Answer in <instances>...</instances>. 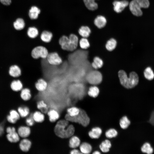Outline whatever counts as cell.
<instances>
[{"label":"cell","mask_w":154,"mask_h":154,"mask_svg":"<svg viewBox=\"0 0 154 154\" xmlns=\"http://www.w3.org/2000/svg\"><path fill=\"white\" fill-rule=\"evenodd\" d=\"M131 122L126 116H123L119 119V124L120 128L123 130L126 129L130 125Z\"/></svg>","instance_id":"17"},{"label":"cell","mask_w":154,"mask_h":154,"mask_svg":"<svg viewBox=\"0 0 154 154\" xmlns=\"http://www.w3.org/2000/svg\"><path fill=\"white\" fill-rule=\"evenodd\" d=\"M118 135V131L116 129L113 128L108 129L106 131L105 133L106 137L109 139L114 138L116 137Z\"/></svg>","instance_id":"29"},{"label":"cell","mask_w":154,"mask_h":154,"mask_svg":"<svg viewBox=\"0 0 154 154\" xmlns=\"http://www.w3.org/2000/svg\"><path fill=\"white\" fill-rule=\"evenodd\" d=\"M33 117L35 121L38 123L43 122L44 119V114L39 111H36L34 113Z\"/></svg>","instance_id":"34"},{"label":"cell","mask_w":154,"mask_h":154,"mask_svg":"<svg viewBox=\"0 0 154 154\" xmlns=\"http://www.w3.org/2000/svg\"><path fill=\"white\" fill-rule=\"evenodd\" d=\"M69 122L65 119L57 122L54 129L55 133L57 136L64 138L70 137L73 135L75 128L72 125H69Z\"/></svg>","instance_id":"1"},{"label":"cell","mask_w":154,"mask_h":154,"mask_svg":"<svg viewBox=\"0 0 154 154\" xmlns=\"http://www.w3.org/2000/svg\"><path fill=\"white\" fill-rule=\"evenodd\" d=\"M18 112L20 116L22 117H25L27 116L29 113V108L27 107H20L18 108Z\"/></svg>","instance_id":"40"},{"label":"cell","mask_w":154,"mask_h":154,"mask_svg":"<svg viewBox=\"0 0 154 154\" xmlns=\"http://www.w3.org/2000/svg\"><path fill=\"white\" fill-rule=\"evenodd\" d=\"M67 114L71 117L75 116L78 114L80 109L76 107H72L68 108L67 110Z\"/></svg>","instance_id":"39"},{"label":"cell","mask_w":154,"mask_h":154,"mask_svg":"<svg viewBox=\"0 0 154 154\" xmlns=\"http://www.w3.org/2000/svg\"><path fill=\"white\" fill-rule=\"evenodd\" d=\"M19 136L23 138L28 137L31 133L30 128L27 126H21L19 127L18 130Z\"/></svg>","instance_id":"21"},{"label":"cell","mask_w":154,"mask_h":154,"mask_svg":"<svg viewBox=\"0 0 154 154\" xmlns=\"http://www.w3.org/2000/svg\"><path fill=\"white\" fill-rule=\"evenodd\" d=\"M79 38L77 35L74 33H71L68 36L63 35L58 40L61 48L64 50L73 52L78 47Z\"/></svg>","instance_id":"2"},{"label":"cell","mask_w":154,"mask_h":154,"mask_svg":"<svg viewBox=\"0 0 154 154\" xmlns=\"http://www.w3.org/2000/svg\"><path fill=\"white\" fill-rule=\"evenodd\" d=\"M7 137L8 140L11 143H16L19 140V135L16 131L8 133Z\"/></svg>","instance_id":"32"},{"label":"cell","mask_w":154,"mask_h":154,"mask_svg":"<svg viewBox=\"0 0 154 154\" xmlns=\"http://www.w3.org/2000/svg\"><path fill=\"white\" fill-rule=\"evenodd\" d=\"M102 76L101 73L97 70L89 72L87 74L86 80L92 85H97L100 84L102 80Z\"/></svg>","instance_id":"7"},{"label":"cell","mask_w":154,"mask_h":154,"mask_svg":"<svg viewBox=\"0 0 154 154\" xmlns=\"http://www.w3.org/2000/svg\"><path fill=\"white\" fill-rule=\"evenodd\" d=\"M80 112L77 115L71 117L67 114L65 119L69 121L78 123L84 127H86L90 124V119L86 112L82 108H79Z\"/></svg>","instance_id":"4"},{"label":"cell","mask_w":154,"mask_h":154,"mask_svg":"<svg viewBox=\"0 0 154 154\" xmlns=\"http://www.w3.org/2000/svg\"><path fill=\"white\" fill-rule=\"evenodd\" d=\"M113 4L114 11L117 13H119L129 5V3L127 1L123 0L121 1H114Z\"/></svg>","instance_id":"9"},{"label":"cell","mask_w":154,"mask_h":154,"mask_svg":"<svg viewBox=\"0 0 154 154\" xmlns=\"http://www.w3.org/2000/svg\"><path fill=\"white\" fill-rule=\"evenodd\" d=\"M41 12L40 10L35 6H32L29 9L28 15L29 18L32 20L37 19Z\"/></svg>","instance_id":"14"},{"label":"cell","mask_w":154,"mask_h":154,"mask_svg":"<svg viewBox=\"0 0 154 154\" xmlns=\"http://www.w3.org/2000/svg\"><path fill=\"white\" fill-rule=\"evenodd\" d=\"M144 76L145 78L149 80H151L154 78V73L150 67H147L144 72Z\"/></svg>","instance_id":"35"},{"label":"cell","mask_w":154,"mask_h":154,"mask_svg":"<svg viewBox=\"0 0 154 154\" xmlns=\"http://www.w3.org/2000/svg\"><path fill=\"white\" fill-rule=\"evenodd\" d=\"M96 0H83L84 4L88 9L94 11L98 7L97 4L95 2Z\"/></svg>","instance_id":"28"},{"label":"cell","mask_w":154,"mask_h":154,"mask_svg":"<svg viewBox=\"0 0 154 154\" xmlns=\"http://www.w3.org/2000/svg\"><path fill=\"white\" fill-rule=\"evenodd\" d=\"M0 2L3 5H9L11 3V0H0Z\"/></svg>","instance_id":"43"},{"label":"cell","mask_w":154,"mask_h":154,"mask_svg":"<svg viewBox=\"0 0 154 154\" xmlns=\"http://www.w3.org/2000/svg\"><path fill=\"white\" fill-rule=\"evenodd\" d=\"M31 145V141L26 139H25L22 140L19 143V147L24 152L28 151L30 148Z\"/></svg>","instance_id":"19"},{"label":"cell","mask_w":154,"mask_h":154,"mask_svg":"<svg viewBox=\"0 0 154 154\" xmlns=\"http://www.w3.org/2000/svg\"><path fill=\"white\" fill-rule=\"evenodd\" d=\"M106 23L105 18L102 16L99 15L95 18L94 20L95 25L98 28L101 29L104 27Z\"/></svg>","instance_id":"20"},{"label":"cell","mask_w":154,"mask_h":154,"mask_svg":"<svg viewBox=\"0 0 154 154\" xmlns=\"http://www.w3.org/2000/svg\"><path fill=\"white\" fill-rule=\"evenodd\" d=\"M27 34L28 37L31 39L37 38L39 35V31L38 29L34 27H30L27 30Z\"/></svg>","instance_id":"23"},{"label":"cell","mask_w":154,"mask_h":154,"mask_svg":"<svg viewBox=\"0 0 154 154\" xmlns=\"http://www.w3.org/2000/svg\"><path fill=\"white\" fill-rule=\"evenodd\" d=\"M141 151L148 154H152L153 152V149L150 144L148 142L145 143L141 147Z\"/></svg>","instance_id":"33"},{"label":"cell","mask_w":154,"mask_h":154,"mask_svg":"<svg viewBox=\"0 0 154 154\" xmlns=\"http://www.w3.org/2000/svg\"><path fill=\"white\" fill-rule=\"evenodd\" d=\"M10 87L13 90L17 92L21 90L23 87V85L20 80H15L11 82Z\"/></svg>","instance_id":"22"},{"label":"cell","mask_w":154,"mask_h":154,"mask_svg":"<svg viewBox=\"0 0 154 154\" xmlns=\"http://www.w3.org/2000/svg\"><path fill=\"white\" fill-rule=\"evenodd\" d=\"M116 44V40L114 38H111L107 42L106 47L107 50L111 51L115 48Z\"/></svg>","instance_id":"36"},{"label":"cell","mask_w":154,"mask_h":154,"mask_svg":"<svg viewBox=\"0 0 154 154\" xmlns=\"http://www.w3.org/2000/svg\"><path fill=\"white\" fill-rule=\"evenodd\" d=\"M35 121L33 117V114H31L30 116L27 118L26 120L27 125L29 126H33L34 123Z\"/></svg>","instance_id":"42"},{"label":"cell","mask_w":154,"mask_h":154,"mask_svg":"<svg viewBox=\"0 0 154 154\" xmlns=\"http://www.w3.org/2000/svg\"><path fill=\"white\" fill-rule=\"evenodd\" d=\"M102 134V129L98 126L92 127L88 133L89 137L93 139H98Z\"/></svg>","instance_id":"10"},{"label":"cell","mask_w":154,"mask_h":154,"mask_svg":"<svg viewBox=\"0 0 154 154\" xmlns=\"http://www.w3.org/2000/svg\"><path fill=\"white\" fill-rule=\"evenodd\" d=\"M15 131H16L15 129L13 127H8L6 129V132L8 133H11Z\"/></svg>","instance_id":"44"},{"label":"cell","mask_w":154,"mask_h":154,"mask_svg":"<svg viewBox=\"0 0 154 154\" xmlns=\"http://www.w3.org/2000/svg\"><path fill=\"white\" fill-rule=\"evenodd\" d=\"M118 75L121 84L126 88H132L138 83L139 77L135 72H131L129 74V77H127L126 73L123 70H119Z\"/></svg>","instance_id":"3"},{"label":"cell","mask_w":154,"mask_h":154,"mask_svg":"<svg viewBox=\"0 0 154 154\" xmlns=\"http://www.w3.org/2000/svg\"><path fill=\"white\" fill-rule=\"evenodd\" d=\"M46 59L50 64L53 66L59 65L62 62V58L56 52H49Z\"/></svg>","instance_id":"8"},{"label":"cell","mask_w":154,"mask_h":154,"mask_svg":"<svg viewBox=\"0 0 154 154\" xmlns=\"http://www.w3.org/2000/svg\"><path fill=\"white\" fill-rule=\"evenodd\" d=\"M21 70L19 66L14 65L11 66L9 68V74L13 77L16 78L20 76L21 74Z\"/></svg>","instance_id":"15"},{"label":"cell","mask_w":154,"mask_h":154,"mask_svg":"<svg viewBox=\"0 0 154 154\" xmlns=\"http://www.w3.org/2000/svg\"><path fill=\"white\" fill-rule=\"evenodd\" d=\"M78 44L80 47L82 49H86L90 46L88 40L85 38H81L79 41Z\"/></svg>","instance_id":"37"},{"label":"cell","mask_w":154,"mask_h":154,"mask_svg":"<svg viewBox=\"0 0 154 154\" xmlns=\"http://www.w3.org/2000/svg\"><path fill=\"white\" fill-rule=\"evenodd\" d=\"M37 107L39 109L42 110H47V105L46 104L44 103L43 101H39L37 104Z\"/></svg>","instance_id":"41"},{"label":"cell","mask_w":154,"mask_h":154,"mask_svg":"<svg viewBox=\"0 0 154 154\" xmlns=\"http://www.w3.org/2000/svg\"><path fill=\"white\" fill-rule=\"evenodd\" d=\"M3 128L1 125H0V136L3 133Z\"/></svg>","instance_id":"47"},{"label":"cell","mask_w":154,"mask_h":154,"mask_svg":"<svg viewBox=\"0 0 154 154\" xmlns=\"http://www.w3.org/2000/svg\"><path fill=\"white\" fill-rule=\"evenodd\" d=\"M47 114L50 121L52 122L56 121L59 117L58 113L54 110H50L48 112Z\"/></svg>","instance_id":"31"},{"label":"cell","mask_w":154,"mask_h":154,"mask_svg":"<svg viewBox=\"0 0 154 154\" xmlns=\"http://www.w3.org/2000/svg\"><path fill=\"white\" fill-rule=\"evenodd\" d=\"M48 86L47 81L42 78L38 79L35 84V87L39 92H42L45 91Z\"/></svg>","instance_id":"11"},{"label":"cell","mask_w":154,"mask_h":154,"mask_svg":"<svg viewBox=\"0 0 154 154\" xmlns=\"http://www.w3.org/2000/svg\"><path fill=\"white\" fill-rule=\"evenodd\" d=\"M53 37L52 33L49 31L44 30L42 31L40 35V38L42 41L48 43L51 42Z\"/></svg>","instance_id":"13"},{"label":"cell","mask_w":154,"mask_h":154,"mask_svg":"<svg viewBox=\"0 0 154 154\" xmlns=\"http://www.w3.org/2000/svg\"><path fill=\"white\" fill-rule=\"evenodd\" d=\"M70 153L71 154H82L80 151L79 150L74 149L72 150L70 152Z\"/></svg>","instance_id":"45"},{"label":"cell","mask_w":154,"mask_h":154,"mask_svg":"<svg viewBox=\"0 0 154 154\" xmlns=\"http://www.w3.org/2000/svg\"><path fill=\"white\" fill-rule=\"evenodd\" d=\"M13 26L15 29L17 30H21L23 29L25 26V21L22 18H18L14 22Z\"/></svg>","instance_id":"30"},{"label":"cell","mask_w":154,"mask_h":154,"mask_svg":"<svg viewBox=\"0 0 154 154\" xmlns=\"http://www.w3.org/2000/svg\"><path fill=\"white\" fill-rule=\"evenodd\" d=\"M78 32L82 37L86 38L89 36L91 33V30L88 26H82L79 29Z\"/></svg>","instance_id":"24"},{"label":"cell","mask_w":154,"mask_h":154,"mask_svg":"<svg viewBox=\"0 0 154 154\" xmlns=\"http://www.w3.org/2000/svg\"><path fill=\"white\" fill-rule=\"evenodd\" d=\"M99 93V88L95 86L90 87L87 92L88 95L89 96L94 98L98 96Z\"/></svg>","instance_id":"26"},{"label":"cell","mask_w":154,"mask_h":154,"mask_svg":"<svg viewBox=\"0 0 154 154\" xmlns=\"http://www.w3.org/2000/svg\"><path fill=\"white\" fill-rule=\"evenodd\" d=\"M112 146L110 141L106 139L102 141L99 146V148L103 153H107L109 152Z\"/></svg>","instance_id":"12"},{"label":"cell","mask_w":154,"mask_h":154,"mask_svg":"<svg viewBox=\"0 0 154 154\" xmlns=\"http://www.w3.org/2000/svg\"><path fill=\"white\" fill-rule=\"evenodd\" d=\"M21 98L25 101H27L31 98V90L29 88H26L21 90L20 94Z\"/></svg>","instance_id":"25"},{"label":"cell","mask_w":154,"mask_h":154,"mask_svg":"<svg viewBox=\"0 0 154 154\" xmlns=\"http://www.w3.org/2000/svg\"><path fill=\"white\" fill-rule=\"evenodd\" d=\"M80 144V140L77 136H73L70 139L69 146L70 147L75 149L79 147Z\"/></svg>","instance_id":"27"},{"label":"cell","mask_w":154,"mask_h":154,"mask_svg":"<svg viewBox=\"0 0 154 154\" xmlns=\"http://www.w3.org/2000/svg\"><path fill=\"white\" fill-rule=\"evenodd\" d=\"M149 5L148 0H132L129 4V9L134 15L139 16L142 15V8H147Z\"/></svg>","instance_id":"5"},{"label":"cell","mask_w":154,"mask_h":154,"mask_svg":"<svg viewBox=\"0 0 154 154\" xmlns=\"http://www.w3.org/2000/svg\"><path fill=\"white\" fill-rule=\"evenodd\" d=\"M20 118V115L16 111L13 110L10 112V115L8 116L7 119L8 121L12 123H15Z\"/></svg>","instance_id":"18"},{"label":"cell","mask_w":154,"mask_h":154,"mask_svg":"<svg viewBox=\"0 0 154 154\" xmlns=\"http://www.w3.org/2000/svg\"><path fill=\"white\" fill-rule=\"evenodd\" d=\"M48 52L46 47L42 46H38L35 47L32 50L31 55L34 59H37L40 58L46 59Z\"/></svg>","instance_id":"6"},{"label":"cell","mask_w":154,"mask_h":154,"mask_svg":"<svg viewBox=\"0 0 154 154\" xmlns=\"http://www.w3.org/2000/svg\"><path fill=\"white\" fill-rule=\"evenodd\" d=\"M101 153V152L98 150H95L93 151L92 153V154H100Z\"/></svg>","instance_id":"46"},{"label":"cell","mask_w":154,"mask_h":154,"mask_svg":"<svg viewBox=\"0 0 154 154\" xmlns=\"http://www.w3.org/2000/svg\"><path fill=\"white\" fill-rule=\"evenodd\" d=\"M103 65L102 60L98 57H96L94 58L93 62L92 64V66L95 69L101 68Z\"/></svg>","instance_id":"38"},{"label":"cell","mask_w":154,"mask_h":154,"mask_svg":"<svg viewBox=\"0 0 154 154\" xmlns=\"http://www.w3.org/2000/svg\"><path fill=\"white\" fill-rule=\"evenodd\" d=\"M80 151L82 154H89L93 150L92 145L89 143L84 142L80 145Z\"/></svg>","instance_id":"16"}]
</instances>
